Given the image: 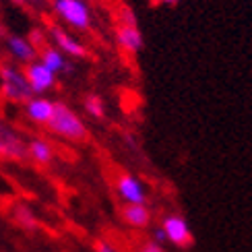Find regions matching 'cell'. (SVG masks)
Returning a JSON list of instances; mask_svg holds the SVG:
<instances>
[{"label": "cell", "mask_w": 252, "mask_h": 252, "mask_svg": "<svg viewBox=\"0 0 252 252\" xmlns=\"http://www.w3.org/2000/svg\"><path fill=\"white\" fill-rule=\"evenodd\" d=\"M4 46H6V52L8 56L21 62V64H29V62L37 60V48L31 44V41L23 35H17V33H8L4 37Z\"/></svg>", "instance_id": "cell-10"}, {"label": "cell", "mask_w": 252, "mask_h": 252, "mask_svg": "<svg viewBox=\"0 0 252 252\" xmlns=\"http://www.w3.org/2000/svg\"><path fill=\"white\" fill-rule=\"evenodd\" d=\"M153 242H155V244H159V246H163V244L167 242V236H165V232H163V227H157V229H155Z\"/></svg>", "instance_id": "cell-20"}, {"label": "cell", "mask_w": 252, "mask_h": 252, "mask_svg": "<svg viewBox=\"0 0 252 252\" xmlns=\"http://www.w3.org/2000/svg\"><path fill=\"white\" fill-rule=\"evenodd\" d=\"M83 108H85V112L89 114L93 120H101L103 116H106V106H103V99L99 95H95V93H91V95L85 97V101H83Z\"/></svg>", "instance_id": "cell-16"}, {"label": "cell", "mask_w": 252, "mask_h": 252, "mask_svg": "<svg viewBox=\"0 0 252 252\" xmlns=\"http://www.w3.org/2000/svg\"><path fill=\"white\" fill-rule=\"evenodd\" d=\"M27 39L37 48V52L44 48V46H48V44H46V31H44V29H31V33H29Z\"/></svg>", "instance_id": "cell-17"}, {"label": "cell", "mask_w": 252, "mask_h": 252, "mask_svg": "<svg viewBox=\"0 0 252 252\" xmlns=\"http://www.w3.org/2000/svg\"><path fill=\"white\" fill-rule=\"evenodd\" d=\"M13 213H15V221L23 227V229H37V217H35V213L31 211V207L29 205H23V203H19V205H15V209H13Z\"/></svg>", "instance_id": "cell-15"}, {"label": "cell", "mask_w": 252, "mask_h": 252, "mask_svg": "<svg viewBox=\"0 0 252 252\" xmlns=\"http://www.w3.org/2000/svg\"><path fill=\"white\" fill-rule=\"evenodd\" d=\"M52 10L64 25L77 31H87L93 23L91 6L87 0H52Z\"/></svg>", "instance_id": "cell-3"}, {"label": "cell", "mask_w": 252, "mask_h": 252, "mask_svg": "<svg viewBox=\"0 0 252 252\" xmlns=\"http://www.w3.org/2000/svg\"><path fill=\"white\" fill-rule=\"evenodd\" d=\"M54 110H56V101L46 95L31 97L23 106L25 120H29L31 124H37V126H48L52 116H54Z\"/></svg>", "instance_id": "cell-9"}, {"label": "cell", "mask_w": 252, "mask_h": 252, "mask_svg": "<svg viewBox=\"0 0 252 252\" xmlns=\"http://www.w3.org/2000/svg\"><path fill=\"white\" fill-rule=\"evenodd\" d=\"M116 192L124 205H147L145 184L132 174H120L116 178Z\"/></svg>", "instance_id": "cell-7"}, {"label": "cell", "mask_w": 252, "mask_h": 252, "mask_svg": "<svg viewBox=\"0 0 252 252\" xmlns=\"http://www.w3.org/2000/svg\"><path fill=\"white\" fill-rule=\"evenodd\" d=\"M159 2H163V4H178L180 0H159Z\"/></svg>", "instance_id": "cell-22"}, {"label": "cell", "mask_w": 252, "mask_h": 252, "mask_svg": "<svg viewBox=\"0 0 252 252\" xmlns=\"http://www.w3.org/2000/svg\"><path fill=\"white\" fill-rule=\"evenodd\" d=\"M0 157L13 161L27 159V141L13 124L0 120Z\"/></svg>", "instance_id": "cell-4"}, {"label": "cell", "mask_w": 252, "mask_h": 252, "mask_svg": "<svg viewBox=\"0 0 252 252\" xmlns=\"http://www.w3.org/2000/svg\"><path fill=\"white\" fill-rule=\"evenodd\" d=\"M0 93L10 103H23V106L31 97H35L23 68H17L15 64H0Z\"/></svg>", "instance_id": "cell-2"}, {"label": "cell", "mask_w": 252, "mask_h": 252, "mask_svg": "<svg viewBox=\"0 0 252 252\" xmlns=\"http://www.w3.org/2000/svg\"><path fill=\"white\" fill-rule=\"evenodd\" d=\"M48 37L54 41V46L68 58H87V54H89L83 41H79L75 35H70L68 31H64L58 25L48 27Z\"/></svg>", "instance_id": "cell-6"}, {"label": "cell", "mask_w": 252, "mask_h": 252, "mask_svg": "<svg viewBox=\"0 0 252 252\" xmlns=\"http://www.w3.org/2000/svg\"><path fill=\"white\" fill-rule=\"evenodd\" d=\"M0 35H2V27H0Z\"/></svg>", "instance_id": "cell-24"}, {"label": "cell", "mask_w": 252, "mask_h": 252, "mask_svg": "<svg viewBox=\"0 0 252 252\" xmlns=\"http://www.w3.org/2000/svg\"><path fill=\"white\" fill-rule=\"evenodd\" d=\"M93 248H95V252H118V250L114 248L110 242H106V240H97L95 246H93Z\"/></svg>", "instance_id": "cell-19"}, {"label": "cell", "mask_w": 252, "mask_h": 252, "mask_svg": "<svg viewBox=\"0 0 252 252\" xmlns=\"http://www.w3.org/2000/svg\"><path fill=\"white\" fill-rule=\"evenodd\" d=\"M39 62L44 66H48L52 72H70L72 70V64L68 62V56H64L62 52L56 48V46H44L39 50V54H37Z\"/></svg>", "instance_id": "cell-12"}, {"label": "cell", "mask_w": 252, "mask_h": 252, "mask_svg": "<svg viewBox=\"0 0 252 252\" xmlns=\"http://www.w3.org/2000/svg\"><path fill=\"white\" fill-rule=\"evenodd\" d=\"M163 232L167 236V242L174 244L176 248H188L192 246V232L190 225L182 215H167L163 219Z\"/></svg>", "instance_id": "cell-8"}, {"label": "cell", "mask_w": 252, "mask_h": 252, "mask_svg": "<svg viewBox=\"0 0 252 252\" xmlns=\"http://www.w3.org/2000/svg\"><path fill=\"white\" fill-rule=\"evenodd\" d=\"M139 252H165V250H163V246H159V244H155V242H153V240H151V242H147V244H143V248H141Z\"/></svg>", "instance_id": "cell-21"}, {"label": "cell", "mask_w": 252, "mask_h": 252, "mask_svg": "<svg viewBox=\"0 0 252 252\" xmlns=\"http://www.w3.org/2000/svg\"><path fill=\"white\" fill-rule=\"evenodd\" d=\"M116 44L128 52V54H139L145 48V39L139 25H118L116 27Z\"/></svg>", "instance_id": "cell-11"}, {"label": "cell", "mask_w": 252, "mask_h": 252, "mask_svg": "<svg viewBox=\"0 0 252 252\" xmlns=\"http://www.w3.org/2000/svg\"><path fill=\"white\" fill-rule=\"evenodd\" d=\"M48 130L52 134H56L58 139H64L70 143H83V141H87V136H89L87 124L83 122V118L70 106H66L64 101H56V110L48 124Z\"/></svg>", "instance_id": "cell-1"}, {"label": "cell", "mask_w": 252, "mask_h": 252, "mask_svg": "<svg viewBox=\"0 0 252 252\" xmlns=\"http://www.w3.org/2000/svg\"><path fill=\"white\" fill-rule=\"evenodd\" d=\"M25 2H31V4H37V2H41V0H25Z\"/></svg>", "instance_id": "cell-23"}, {"label": "cell", "mask_w": 252, "mask_h": 252, "mask_svg": "<svg viewBox=\"0 0 252 252\" xmlns=\"http://www.w3.org/2000/svg\"><path fill=\"white\" fill-rule=\"evenodd\" d=\"M27 159L37 165H50L54 161V145L48 139H39V136L27 141Z\"/></svg>", "instance_id": "cell-13"}, {"label": "cell", "mask_w": 252, "mask_h": 252, "mask_svg": "<svg viewBox=\"0 0 252 252\" xmlns=\"http://www.w3.org/2000/svg\"><path fill=\"white\" fill-rule=\"evenodd\" d=\"M23 72H25V77L29 81L33 95H46L48 91H52L56 87L58 75L52 72L48 66H44L39 60H33V62H29V64H25Z\"/></svg>", "instance_id": "cell-5"}, {"label": "cell", "mask_w": 252, "mask_h": 252, "mask_svg": "<svg viewBox=\"0 0 252 252\" xmlns=\"http://www.w3.org/2000/svg\"><path fill=\"white\" fill-rule=\"evenodd\" d=\"M124 223H128L130 227L145 229L151 223V211L147 205H124L120 211Z\"/></svg>", "instance_id": "cell-14"}, {"label": "cell", "mask_w": 252, "mask_h": 252, "mask_svg": "<svg viewBox=\"0 0 252 252\" xmlns=\"http://www.w3.org/2000/svg\"><path fill=\"white\" fill-rule=\"evenodd\" d=\"M120 25H136V15L130 6L120 8Z\"/></svg>", "instance_id": "cell-18"}]
</instances>
